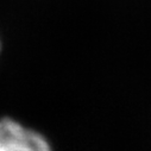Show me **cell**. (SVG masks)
Wrapping results in <instances>:
<instances>
[{
    "instance_id": "6da1fadb",
    "label": "cell",
    "mask_w": 151,
    "mask_h": 151,
    "mask_svg": "<svg viewBox=\"0 0 151 151\" xmlns=\"http://www.w3.org/2000/svg\"><path fill=\"white\" fill-rule=\"evenodd\" d=\"M0 151H51L48 140L10 118L0 119Z\"/></svg>"
}]
</instances>
